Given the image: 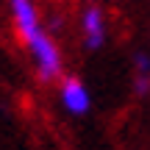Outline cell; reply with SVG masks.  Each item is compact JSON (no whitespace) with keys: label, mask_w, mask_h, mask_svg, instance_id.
<instances>
[{"label":"cell","mask_w":150,"mask_h":150,"mask_svg":"<svg viewBox=\"0 0 150 150\" xmlns=\"http://www.w3.org/2000/svg\"><path fill=\"white\" fill-rule=\"evenodd\" d=\"M59 97H61V106L67 108L70 114L81 117L92 108V97H89V89L83 86L81 78H61V86H59Z\"/></svg>","instance_id":"2"},{"label":"cell","mask_w":150,"mask_h":150,"mask_svg":"<svg viewBox=\"0 0 150 150\" xmlns=\"http://www.w3.org/2000/svg\"><path fill=\"white\" fill-rule=\"evenodd\" d=\"M134 89H136V95L150 92V56L147 53L134 56Z\"/></svg>","instance_id":"5"},{"label":"cell","mask_w":150,"mask_h":150,"mask_svg":"<svg viewBox=\"0 0 150 150\" xmlns=\"http://www.w3.org/2000/svg\"><path fill=\"white\" fill-rule=\"evenodd\" d=\"M11 17H14V28H17L22 42L36 36L39 31H45L42 20H39V11L31 0H11Z\"/></svg>","instance_id":"3"},{"label":"cell","mask_w":150,"mask_h":150,"mask_svg":"<svg viewBox=\"0 0 150 150\" xmlns=\"http://www.w3.org/2000/svg\"><path fill=\"white\" fill-rule=\"evenodd\" d=\"M81 28H83V45H86V50H100L103 45H106V17H103V8L89 6V8L83 11Z\"/></svg>","instance_id":"4"},{"label":"cell","mask_w":150,"mask_h":150,"mask_svg":"<svg viewBox=\"0 0 150 150\" xmlns=\"http://www.w3.org/2000/svg\"><path fill=\"white\" fill-rule=\"evenodd\" d=\"M28 53L33 59V67L39 72V81L42 83H50V81H59L64 75V59H61L59 45L50 39L47 31H39L36 36H31L25 42Z\"/></svg>","instance_id":"1"}]
</instances>
